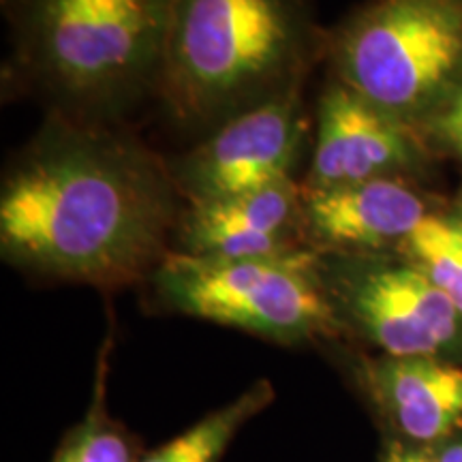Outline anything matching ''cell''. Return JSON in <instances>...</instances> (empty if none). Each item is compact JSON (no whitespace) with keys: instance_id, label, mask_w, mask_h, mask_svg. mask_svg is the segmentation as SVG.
I'll list each match as a JSON object with an SVG mask.
<instances>
[{"instance_id":"obj_10","label":"cell","mask_w":462,"mask_h":462,"mask_svg":"<svg viewBox=\"0 0 462 462\" xmlns=\"http://www.w3.org/2000/svg\"><path fill=\"white\" fill-rule=\"evenodd\" d=\"M435 210V199L407 178L302 189L304 245L315 253H390Z\"/></svg>"},{"instance_id":"obj_12","label":"cell","mask_w":462,"mask_h":462,"mask_svg":"<svg viewBox=\"0 0 462 462\" xmlns=\"http://www.w3.org/2000/svg\"><path fill=\"white\" fill-rule=\"evenodd\" d=\"M273 398V383L268 379H259L236 401L208 413L187 432L143 456L140 462H218L236 432L259 411H263Z\"/></svg>"},{"instance_id":"obj_9","label":"cell","mask_w":462,"mask_h":462,"mask_svg":"<svg viewBox=\"0 0 462 462\" xmlns=\"http://www.w3.org/2000/svg\"><path fill=\"white\" fill-rule=\"evenodd\" d=\"M300 180L184 204L171 251L208 259L282 257L304 251Z\"/></svg>"},{"instance_id":"obj_6","label":"cell","mask_w":462,"mask_h":462,"mask_svg":"<svg viewBox=\"0 0 462 462\" xmlns=\"http://www.w3.org/2000/svg\"><path fill=\"white\" fill-rule=\"evenodd\" d=\"M317 268L345 334L385 357L462 364V315L396 251L317 253Z\"/></svg>"},{"instance_id":"obj_8","label":"cell","mask_w":462,"mask_h":462,"mask_svg":"<svg viewBox=\"0 0 462 462\" xmlns=\"http://www.w3.org/2000/svg\"><path fill=\"white\" fill-rule=\"evenodd\" d=\"M435 159L415 126L328 78L317 101L313 148L300 187L315 190L383 178L415 180Z\"/></svg>"},{"instance_id":"obj_11","label":"cell","mask_w":462,"mask_h":462,"mask_svg":"<svg viewBox=\"0 0 462 462\" xmlns=\"http://www.w3.org/2000/svg\"><path fill=\"white\" fill-rule=\"evenodd\" d=\"M356 379L396 439L435 448L462 432V364L435 357H362Z\"/></svg>"},{"instance_id":"obj_2","label":"cell","mask_w":462,"mask_h":462,"mask_svg":"<svg viewBox=\"0 0 462 462\" xmlns=\"http://www.w3.org/2000/svg\"><path fill=\"white\" fill-rule=\"evenodd\" d=\"M326 34L315 0H171L157 97L173 123L204 137L302 92Z\"/></svg>"},{"instance_id":"obj_18","label":"cell","mask_w":462,"mask_h":462,"mask_svg":"<svg viewBox=\"0 0 462 462\" xmlns=\"http://www.w3.org/2000/svg\"><path fill=\"white\" fill-rule=\"evenodd\" d=\"M456 210L462 212V190H460V198H458V201H456Z\"/></svg>"},{"instance_id":"obj_7","label":"cell","mask_w":462,"mask_h":462,"mask_svg":"<svg viewBox=\"0 0 462 462\" xmlns=\"http://www.w3.org/2000/svg\"><path fill=\"white\" fill-rule=\"evenodd\" d=\"M310 131L302 92L279 97L234 116L170 159L173 182L184 204H198L300 180V165L313 148Z\"/></svg>"},{"instance_id":"obj_13","label":"cell","mask_w":462,"mask_h":462,"mask_svg":"<svg viewBox=\"0 0 462 462\" xmlns=\"http://www.w3.org/2000/svg\"><path fill=\"white\" fill-rule=\"evenodd\" d=\"M462 315V212H430L396 248Z\"/></svg>"},{"instance_id":"obj_16","label":"cell","mask_w":462,"mask_h":462,"mask_svg":"<svg viewBox=\"0 0 462 462\" xmlns=\"http://www.w3.org/2000/svg\"><path fill=\"white\" fill-rule=\"evenodd\" d=\"M381 462H437V452L435 448L415 446V443L392 437L388 446L383 448Z\"/></svg>"},{"instance_id":"obj_3","label":"cell","mask_w":462,"mask_h":462,"mask_svg":"<svg viewBox=\"0 0 462 462\" xmlns=\"http://www.w3.org/2000/svg\"><path fill=\"white\" fill-rule=\"evenodd\" d=\"M11 71L73 118L118 125L157 97L171 0H3Z\"/></svg>"},{"instance_id":"obj_4","label":"cell","mask_w":462,"mask_h":462,"mask_svg":"<svg viewBox=\"0 0 462 462\" xmlns=\"http://www.w3.org/2000/svg\"><path fill=\"white\" fill-rule=\"evenodd\" d=\"M323 62L420 131L462 86V0H366L328 28Z\"/></svg>"},{"instance_id":"obj_1","label":"cell","mask_w":462,"mask_h":462,"mask_svg":"<svg viewBox=\"0 0 462 462\" xmlns=\"http://www.w3.org/2000/svg\"><path fill=\"white\" fill-rule=\"evenodd\" d=\"M184 199L170 159L120 125L50 112L0 184V255L22 273L116 291L171 253Z\"/></svg>"},{"instance_id":"obj_15","label":"cell","mask_w":462,"mask_h":462,"mask_svg":"<svg viewBox=\"0 0 462 462\" xmlns=\"http://www.w3.org/2000/svg\"><path fill=\"white\" fill-rule=\"evenodd\" d=\"M420 133L435 157L462 163V86L446 106L421 125Z\"/></svg>"},{"instance_id":"obj_17","label":"cell","mask_w":462,"mask_h":462,"mask_svg":"<svg viewBox=\"0 0 462 462\" xmlns=\"http://www.w3.org/2000/svg\"><path fill=\"white\" fill-rule=\"evenodd\" d=\"M437 462H462V432L435 446Z\"/></svg>"},{"instance_id":"obj_5","label":"cell","mask_w":462,"mask_h":462,"mask_svg":"<svg viewBox=\"0 0 462 462\" xmlns=\"http://www.w3.org/2000/svg\"><path fill=\"white\" fill-rule=\"evenodd\" d=\"M148 282L157 302L171 313L238 328L281 345L345 337L310 248L253 259H208L171 251Z\"/></svg>"},{"instance_id":"obj_14","label":"cell","mask_w":462,"mask_h":462,"mask_svg":"<svg viewBox=\"0 0 462 462\" xmlns=\"http://www.w3.org/2000/svg\"><path fill=\"white\" fill-rule=\"evenodd\" d=\"M112 351V338L106 340L99 364H97V383L92 404L82 424L71 432L65 446L58 449L54 462H140L129 435L120 429L106 411V374L107 357Z\"/></svg>"}]
</instances>
